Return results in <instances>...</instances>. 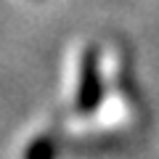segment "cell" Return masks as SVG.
I'll use <instances>...</instances> for the list:
<instances>
[{"instance_id":"obj_1","label":"cell","mask_w":159,"mask_h":159,"mask_svg":"<svg viewBox=\"0 0 159 159\" xmlns=\"http://www.w3.org/2000/svg\"><path fill=\"white\" fill-rule=\"evenodd\" d=\"M27 159H51V146H48V141H43V138H40V141L29 148Z\"/></svg>"}]
</instances>
